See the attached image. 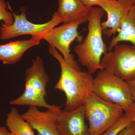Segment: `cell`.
<instances>
[{
	"label": "cell",
	"instance_id": "6da1fadb",
	"mask_svg": "<svg viewBox=\"0 0 135 135\" xmlns=\"http://www.w3.org/2000/svg\"><path fill=\"white\" fill-rule=\"evenodd\" d=\"M48 50L60 65L61 74L55 88L65 95V110H73L83 105L87 97L92 92V74L71 67L53 46L49 45Z\"/></svg>",
	"mask_w": 135,
	"mask_h": 135
},
{
	"label": "cell",
	"instance_id": "7a4b0ae2",
	"mask_svg": "<svg viewBox=\"0 0 135 135\" xmlns=\"http://www.w3.org/2000/svg\"><path fill=\"white\" fill-rule=\"evenodd\" d=\"M105 11L103 8L92 7L88 17V32L84 41L74 47L79 62L93 75L103 70L101 65L102 57L108 51L103 39L101 20Z\"/></svg>",
	"mask_w": 135,
	"mask_h": 135
},
{
	"label": "cell",
	"instance_id": "3957f363",
	"mask_svg": "<svg viewBox=\"0 0 135 135\" xmlns=\"http://www.w3.org/2000/svg\"><path fill=\"white\" fill-rule=\"evenodd\" d=\"M49 77L46 73L43 60L39 56L32 60V65L25 71V89L18 98L9 102L18 106H34L57 110L61 106L49 104L45 97L47 96L46 88Z\"/></svg>",
	"mask_w": 135,
	"mask_h": 135
},
{
	"label": "cell",
	"instance_id": "277c9868",
	"mask_svg": "<svg viewBox=\"0 0 135 135\" xmlns=\"http://www.w3.org/2000/svg\"><path fill=\"white\" fill-rule=\"evenodd\" d=\"M90 135L104 133L115 124L124 113L121 107L105 101L93 92L83 105Z\"/></svg>",
	"mask_w": 135,
	"mask_h": 135
},
{
	"label": "cell",
	"instance_id": "5b68a950",
	"mask_svg": "<svg viewBox=\"0 0 135 135\" xmlns=\"http://www.w3.org/2000/svg\"><path fill=\"white\" fill-rule=\"evenodd\" d=\"M92 92L102 99L121 107L123 110L133 103L127 81L104 69L94 77Z\"/></svg>",
	"mask_w": 135,
	"mask_h": 135
},
{
	"label": "cell",
	"instance_id": "8992f818",
	"mask_svg": "<svg viewBox=\"0 0 135 135\" xmlns=\"http://www.w3.org/2000/svg\"><path fill=\"white\" fill-rule=\"evenodd\" d=\"M87 22L86 20H77L63 23L57 27H53L43 33L32 38L44 40L49 45L53 46L62 54L63 58L71 67L81 70L78 62L74 59V56L71 54L70 46L76 39H82L78 29L80 25Z\"/></svg>",
	"mask_w": 135,
	"mask_h": 135
},
{
	"label": "cell",
	"instance_id": "52a82bcc",
	"mask_svg": "<svg viewBox=\"0 0 135 135\" xmlns=\"http://www.w3.org/2000/svg\"><path fill=\"white\" fill-rule=\"evenodd\" d=\"M113 49L104 54L101 67L126 81L135 79V46L118 44Z\"/></svg>",
	"mask_w": 135,
	"mask_h": 135
},
{
	"label": "cell",
	"instance_id": "ba28073f",
	"mask_svg": "<svg viewBox=\"0 0 135 135\" xmlns=\"http://www.w3.org/2000/svg\"><path fill=\"white\" fill-rule=\"evenodd\" d=\"M7 8L11 11L14 17L12 24L7 26L2 24L0 27V40L4 41L21 35H31L32 36L39 35L56 27L62 23L60 18L55 13L50 20L43 24H35L29 22L27 18L26 8H20V15H16L11 8L9 3H7Z\"/></svg>",
	"mask_w": 135,
	"mask_h": 135
},
{
	"label": "cell",
	"instance_id": "9c48e42d",
	"mask_svg": "<svg viewBox=\"0 0 135 135\" xmlns=\"http://www.w3.org/2000/svg\"><path fill=\"white\" fill-rule=\"evenodd\" d=\"M135 0H103L99 6L107 14L106 21L101 22L104 35L115 36L120 29L123 20Z\"/></svg>",
	"mask_w": 135,
	"mask_h": 135
},
{
	"label": "cell",
	"instance_id": "30bf717a",
	"mask_svg": "<svg viewBox=\"0 0 135 135\" xmlns=\"http://www.w3.org/2000/svg\"><path fill=\"white\" fill-rule=\"evenodd\" d=\"M85 118L83 105L71 111L59 109L56 124L60 135H90Z\"/></svg>",
	"mask_w": 135,
	"mask_h": 135
},
{
	"label": "cell",
	"instance_id": "8fae6325",
	"mask_svg": "<svg viewBox=\"0 0 135 135\" xmlns=\"http://www.w3.org/2000/svg\"><path fill=\"white\" fill-rule=\"evenodd\" d=\"M57 110H39L37 107L29 106L26 112L21 114L22 118L35 129L39 135H60L56 124Z\"/></svg>",
	"mask_w": 135,
	"mask_h": 135
},
{
	"label": "cell",
	"instance_id": "7c38bea8",
	"mask_svg": "<svg viewBox=\"0 0 135 135\" xmlns=\"http://www.w3.org/2000/svg\"><path fill=\"white\" fill-rule=\"evenodd\" d=\"M58 8L55 15L63 23L86 20L88 21L91 8L80 0H58Z\"/></svg>",
	"mask_w": 135,
	"mask_h": 135
},
{
	"label": "cell",
	"instance_id": "4fadbf2b",
	"mask_svg": "<svg viewBox=\"0 0 135 135\" xmlns=\"http://www.w3.org/2000/svg\"><path fill=\"white\" fill-rule=\"evenodd\" d=\"M40 41L38 38H32L30 40L12 41L0 45V60L4 64H16L21 59L26 51L39 45Z\"/></svg>",
	"mask_w": 135,
	"mask_h": 135
},
{
	"label": "cell",
	"instance_id": "5bb4252c",
	"mask_svg": "<svg viewBox=\"0 0 135 135\" xmlns=\"http://www.w3.org/2000/svg\"><path fill=\"white\" fill-rule=\"evenodd\" d=\"M122 41L129 42L135 46V1L123 20L117 36H114L110 42L107 50L111 51Z\"/></svg>",
	"mask_w": 135,
	"mask_h": 135
},
{
	"label": "cell",
	"instance_id": "9a60e30c",
	"mask_svg": "<svg viewBox=\"0 0 135 135\" xmlns=\"http://www.w3.org/2000/svg\"><path fill=\"white\" fill-rule=\"evenodd\" d=\"M6 122L10 132L14 135H35L31 126L22 118L15 107L11 109Z\"/></svg>",
	"mask_w": 135,
	"mask_h": 135
},
{
	"label": "cell",
	"instance_id": "2e32d148",
	"mask_svg": "<svg viewBox=\"0 0 135 135\" xmlns=\"http://www.w3.org/2000/svg\"><path fill=\"white\" fill-rule=\"evenodd\" d=\"M133 122L128 114L124 112L123 115L112 127L98 135H117L122 129Z\"/></svg>",
	"mask_w": 135,
	"mask_h": 135
},
{
	"label": "cell",
	"instance_id": "e0dca14e",
	"mask_svg": "<svg viewBox=\"0 0 135 135\" xmlns=\"http://www.w3.org/2000/svg\"><path fill=\"white\" fill-rule=\"evenodd\" d=\"M7 4L4 0H0V22L3 21L6 25L13 24L14 19L12 12L7 11Z\"/></svg>",
	"mask_w": 135,
	"mask_h": 135
},
{
	"label": "cell",
	"instance_id": "ac0fdd59",
	"mask_svg": "<svg viewBox=\"0 0 135 135\" xmlns=\"http://www.w3.org/2000/svg\"><path fill=\"white\" fill-rule=\"evenodd\" d=\"M117 135H135V123L133 122L122 129Z\"/></svg>",
	"mask_w": 135,
	"mask_h": 135
},
{
	"label": "cell",
	"instance_id": "d6986e66",
	"mask_svg": "<svg viewBox=\"0 0 135 135\" xmlns=\"http://www.w3.org/2000/svg\"><path fill=\"white\" fill-rule=\"evenodd\" d=\"M124 112L128 114L131 120L135 123V103H133L131 105L124 110Z\"/></svg>",
	"mask_w": 135,
	"mask_h": 135
},
{
	"label": "cell",
	"instance_id": "ffe728a7",
	"mask_svg": "<svg viewBox=\"0 0 135 135\" xmlns=\"http://www.w3.org/2000/svg\"><path fill=\"white\" fill-rule=\"evenodd\" d=\"M88 7L92 8L95 5L99 6V4L103 0H80Z\"/></svg>",
	"mask_w": 135,
	"mask_h": 135
},
{
	"label": "cell",
	"instance_id": "44dd1931",
	"mask_svg": "<svg viewBox=\"0 0 135 135\" xmlns=\"http://www.w3.org/2000/svg\"><path fill=\"white\" fill-rule=\"evenodd\" d=\"M126 81L130 89L132 100L133 103H135V79Z\"/></svg>",
	"mask_w": 135,
	"mask_h": 135
},
{
	"label": "cell",
	"instance_id": "7402d4cb",
	"mask_svg": "<svg viewBox=\"0 0 135 135\" xmlns=\"http://www.w3.org/2000/svg\"><path fill=\"white\" fill-rule=\"evenodd\" d=\"M10 133L5 127H0V135H9Z\"/></svg>",
	"mask_w": 135,
	"mask_h": 135
},
{
	"label": "cell",
	"instance_id": "603a6c76",
	"mask_svg": "<svg viewBox=\"0 0 135 135\" xmlns=\"http://www.w3.org/2000/svg\"><path fill=\"white\" fill-rule=\"evenodd\" d=\"M9 135H13V134H12V133H10Z\"/></svg>",
	"mask_w": 135,
	"mask_h": 135
}]
</instances>
